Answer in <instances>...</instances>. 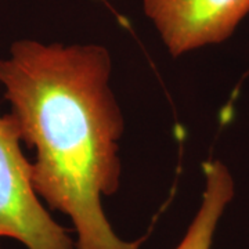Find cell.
<instances>
[{
	"instance_id": "3",
	"label": "cell",
	"mask_w": 249,
	"mask_h": 249,
	"mask_svg": "<svg viewBox=\"0 0 249 249\" xmlns=\"http://www.w3.org/2000/svg\"><path fill=\"white\" fill-rule=\"evenodd\" d=\"M145 17L170 55L230 39L249 16V0H142Z\"/></svg>"
},
{
	"instance_id": "4",
	"label": "cell",
	"mask_w": 249,
	"mask_h": 249,
	"mask_svg": "<svg viewBox=\"0 0 249 249\" xmlns=\"http://www.w3.org/2000/svg\"><path fill=\"white\" fill-rule=\"evenodd\" d=\"M202 173L201 204L183 240L175 249H212L217 226L235 194V181L224 162L206 160L202 165Z\"/></svg>"
},
{
	"instance_id": "2",
	"label": "cell",
	"mask_w": 249,
	"mask_h": 249,
	"mask_svg": "<svg viewBox=\"0 0 249 249\" xmlns=\"http://www.w3.org/2000/svg\"><path fill=\"white\" fill-rule=\"evenodd\" d=\"M21 144L11 116L0 115V238L27 249H76L37 196Z\"/></svg>"
},
{
	"instance_id": "1",
	"label": "cell",
	"mask_w": 249,
	"mask_h": 249,
	"mask_svg": "<svg viewBox=\"0 0 249 249\" xmlns=\"http://www.w3.org/2000/svg\"><path fill=\"white\" fill-rule=\"evenodd\" d=\"M104 46L18 39L0 58V85L21 142L34 150L37 196L67 214L76 249H137L121 240L103 211L115 194L122 165L124 114L111 88Z\"/></svg>"
}]
</instances>
